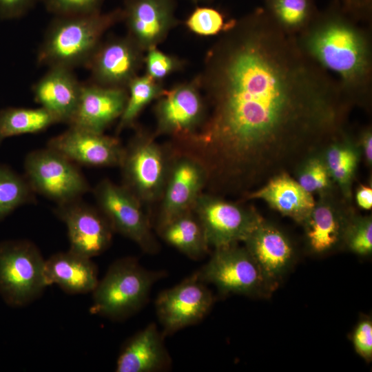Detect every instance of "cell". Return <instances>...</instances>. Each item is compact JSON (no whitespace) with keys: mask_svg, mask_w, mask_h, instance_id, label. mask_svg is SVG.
<instances>
[{"mask_svg":"<svg viewBox=\"0 0 372 372\" xmlns=\"http://www.w3.org/2000/svg\"><path fill=\"white\" fill-rule=\"evenodd\" d=\"M196 77L205 117L176 145L203 163L215 194H245L293 169L345 130L353 107L262 8L234 19Z\"/></svg>","mask_w":372,"mask_h":372,"instance_id":"1","label":"cell"},{"mask_svg":"<svg viewBox=\"0 0 372 372\" xmlns=\"http://www.w3.org/2000/svg\"><path fill=\"white\" fill-rule=\"evenodd\" d=\"M337 0L318 10L298 35L302 51L339 84L349 101L369 107L372 92V46L369 31Z\"/></svg>","mask_w":372,"mask_h":372,"instance_id":"2","label":"cell"},{"mask_svg":"<svg viewBox=\"0 0 372 372\" xmlns=\"http://www.w3.org/2000/svg\"><path fill=\"white\" fill-rule=\"evenodd\" d=\"M122 8L79 15L54 16L37 52V63L73 70L85 66L105 32L123 21Z\"/></svg>","mask_w":372,"mask_h":372,"instance_id":"3","label":"cell"},{"mask_svg":"<svg viewBox=\"0 0 372 372\" xmlns=\"http://www.w3.org/2000/svg\"><path fill=\"white\" fill-rule=\"evenodd\" d=\"M164 273L149 271L136 259L114 262L92 291L90 312L112 320H123L146 302L150 289Z\"/></svg>","mask_w":372,"mask_h":372,"instance_id":"4","label":"cell"},{"mask_svg":"<svg viewBox=\"0 0 372 372\" xmlns=\"http://www.w3.org/2000/svg\"><path fill=\"white\" fill-rule=\"evenodd\" d=\"M154 134L139 130L124 147L120 163L123 185L143 204L161 200L167 182L173 149Z\"/></svg>","mask_w":372,"mask_h":372,"instance_id":"5","label":"cell"},{"mask_svg":"<svg viewBox=\"0 0 372 372\" xmlns=\"http://www.w3.org/2000/svg\"><path fill=\"white\" fill-rule=\"evenodd\" d=\"M45 261L30 241L0 242V295L8 305L23 307L41 295L49 285Z\"/></svg>","mask_w":372,"mask_h":372,"instance_id":"6","label":"cell"},{"mask_svg":"<svg viewBox=\"0 0 372 372\" xmlns=\"http://www.w3.org/2000/svg\"><path fill=\"white\" fill-rule=\"evenodd\" d=\"M193 211L204 231L209 247L214 249L244 242L264 218L252 207L203 192Z\"/></svg>","mask_w":372,"mask_h":372,"instance_id":"7","label":"cell"},{"mask_svg":"<svg viewBox=\"0 0 372 372\" xmlns=\"http://www.w3.org/2000/svg\"><path fill=\"white\" fill-rule=\"evenodd\" d=\"M24 168L33 191L57 204L79 199L90 189L74 163L49 147L29 153Z\"/></svg>","mask_w":372,"mask_h":372,"instance_id":"8","label":"cell"},{"mask_svg":"<svg viewBox=\"0 0 372 372\" xmlns=\"http://www.w3.org/2000/svg\"><path fill=\"white\" fill-rule=\"evenodd\" d=\"M94 194L114 231L132 240L147 254L158 252L159 246L143 204L127 188L103 179L96 185Z\"/></svg>","mask_w":372,"mask_h":372,"instance_id":"9","label":"cell"},{"mask_svg":"<svg viewBox=\"0 0 372 372\" xmlns=\"http://www.w3.org/2000/svg\"><path fill=\"white\" fill-rule=\"evenodd\" d=\"M196 273L200 280L213 284L223 293L255 296L271 290L249 252L238 244L214 249L209 260Z\"/></svg>","mask_w":372,"mask_h":372,"instance_id":"10","label":"cell"},{"mask_svg":"<svg viewBox=\"0 0 372 372\" xmlns=\"http://www.w3.org/2000/svg\"><path fill=\"white\" fill-rule=\"evenodd\" d=\"M156 100L155 136L184 140L196 133L205 119L206 105L197 77L164 89Z\"/></svg>","mask_w":372,"mask_h":372,"instance_id":"11","label":"cell"},{"mask_svg":"<svg viewBox=\"0 0 372 372\" xmlns=\"http://www.w3.org/2000/svg\"><path fill=\"white\" fill-rule=\"evenodd\" d=\"M161 196L157 227L185 213L193 211L198 196L206 188L208 173L193 154L176 147Z\"/></svg>","mask_w":372,"mask_h":372,"instance_id":"12","label":"cell"},{"mask_svg":"<svg viewBox=\"0 0 372 372\" xmlns=\"http://www.w3.org/2000/svg\"><path fill=\"white\" fill-rule=\"evenodd\" d=\"M213 303L211 292L196 273L163 291L156 301L163 335L198 322L208 313Z\"/></svg>","mask_w":372,"mask_h":372,"instance_id":"13","label":"cell"},{"mask_svg":"<svg viewBox=\"0 0 372 372\" xmlns=\"http://www.w3.org/2000/svg\"><path fill=\"white\" fill-rule=\"evenodd\" d=\"M338 189L319 196L302 224L307 247L316 255H323L343 247L347 227L355 213Z\"/></svg>","mask_w":372,"mask_h":372,"instance_id":"14","label":"cell"},{"mask_svg":"<svg viewBox=\"0 0 372 372\" xmlns=\"http://www.w3.org/2000/svg\"><path fill=\"white\" fill-rule=\"evenodd\" d=\"M144 52L127 35L101 41L85 66L90 72V81L127 89L144 64Z\"/></svg>","mask_w":372,"mask_h":372,"instance_id":"15","label":"cell"},{"mask_svg":"<svg viewBox=\"0 0 372 372\" xmlns=\"http://www.w3.org/2000/svg\"><path fill=\"white\" fill-rule=\"evenodd\" d=\"M54 212L66 225L70 250L92 258L109 247L114 231L99 209L79 198L58 204Z\"/></svg>","mask_w":372,"mask_h":372,"instance_id":"16","label":"cell"},{"mask_svg":"<svg viewBox=\"0 0 372 372\" xmlns=\"http://www.w3.org/2000/svg\"><path fill=\"white\" fill-rule=\"evenodd\" d=\"M123 21L144 52L157 47L178 23L175 0H124Z\"/></svg>","mask_w":372,"mask_h":372,"instance_id":"17","label":"cell"},{"mask_svg":"<svg viewBox=\"0 0 372 372\" xmlns=\"http://www.w3.org/2000/svg\"><path fill=\"white\" fill-rule=\"evenodd\" d=\"M48 147L74 163L90 167L119 166L124 151L115 137L71 125L52 137Z\"/></svg>","mask_w":372,"mask_h":372,"instance_id":"18","label":"cell"},{"mask_svg":"<svg viewBox=\"0 0 372 372\" xmlns=\"http://www.w3.org/2000/svg\"><path fill=\"white\" fill-rule=\"evenodd\" d=\"M243 242L271 289H274L294 262L291 240L264 218Z\"/></svg>","mask_w":372,"mask_h":372,"instance_id":"19","label":"cell"},{"mask_svg":"<svg viewBox=\"0 0 372 372\" xmlns=\"http://www.w3.org/2000/svg\"><path fill=\"white\" fill-rule=\"evenodd\" d=\"M127 98V88L103 87L91 81L82 83L78 105L69 126L103 133L120 118Z\"/></svg>","mask_w":372,"mask_h":372,"instance_id":"20","label":"cell"},{"mask_svg":"<svg viewBox=\"0 0 372 372\" xmlns=\"http://www.w3.org/2000/svg\"><path fill=\"white\" fill-rule=\"evenodd\" d=\"M73 70L48 68L47 72L32 86L34 101L57 119L70 124L75 114L81 90Z\"/></svg>","mask_w":372,"mask_h":372,"instance_id":"21","label":"cell"},{"mask_svg":"<svg viewBox=\"0 0 372 372\" xmlns=\"http://www.w3.org/2000/svg\"><path fill=\"white\" fill-rule=\"evenodd\" d=\"M247 200H261L271 209L302 225L314 207L313 195L306 192L288 172H279L260 187L245 194Z\"/></svg>","mask_w":372,"mask_h":372,"instance_id":"22","label":"cell"},{"mask_svg":"<svg viewBox=\"0 0 372 372\" xmlns=\"http://www.w3.org/2000/svg\"><path fill=\"white\" fill-rule=\"evenodd\" d=\"M164 335L154 323L130 338L116 361L117 372H154L169 367V356L164 346Z\"/></svg>","mask_w":372,"mask_h":372,"instance_id":"23","label":"cell"},{"mask_svg":"<svg viewBox=\"0 0 372 372\" xmlns=\"http://www.w3.org/2000/svg\"><path fill=\"white\" fill-rule=\"evenodd\" d=\"M45 274L49 285L56 284L69 294L92 293L99 282L92 258L70 249L45 260Z\"/></svg>","mask_w":372,"mask_h":372,"instance_id":"24","label":"cell"},{"mask_svg":"<svg viewBox=\"0 0 372 372\" xmlns=\"http://www.w3.org/2000/svg\"><path fill=\"white\" fill-rule=\"evenodd\" d=\"M320 152L339 192L351 202L352 186L362 158L357 139L344 130L325 145Z\"/></svg>","mask_w":372,"mask_h":372,"instance_id":"25","label":"cell"},{"mask_svg":"<svg viewBox=\"0 0 372 372\" xmlns=\"http://www.w3.org/2000/svg\"><path fill=\"white\" fill-rule=\"evenodd\" d=\"M157 230L167 244L192 259L198 260L208 252L204 231L193 211L173 218Z\"/></svg>","mask_w":372,"mask_h":372,"instance_id":"26","label":"cell"},{"mask_svg":"<svg viewBox=\"0 0 372 372\" xmlns=\"http://www.w3.org/2000/svg\"><path fill=\"white\" fill-rule=\"evenodd\" d=\"M262 8L282 30L294 36L301 32L318 12L315 0H264Z\"/></svg>","mask_w":372,"mask_h":372,"instance_id":"27","label":"cell"},{"mask_svg":"<svg viewBox=\"0 0 372 372\" xmlns=\"http://www.w3.org/2000/svg\"><path fill=\"white\" fill-rule=\"evenodd\" d=\"M57 123L55 116L41 106L3 109L0 111V143L10 136L42 132Z\"/></svg>","mask_w":372,"mask_h":372,"instance_id":"28","label":"cell"},{"mask_svg":"<svg viewBox=\"0 0 372 372\" xmlns=\"http://www.w3.org/2000/svg\"><path fill=\"white\" fill-rule=\"evenodd\" d=\"M128 98L116 128L118 134L134 125L141 111L164 90L162 81L147 74L135 76L128 84Z\"/></svg>","mask_w":372,"mask_h":372,"instance_id":"29","label":"cell"},{"mask_svg":"<svg viewBox=\"0 0 372 372\" xmlns=\"http://www.w3.org/2000/svg\"><path fill=\"white\" fill-rule=\"evenodd\" d=\"M294 178L308 193L318 196L332 192L334 184L323 160L320 149L303 158L293 169Z\"/></svg>","mask_w":372,"mask_h":372,"instance_id":"30","label":"cell"},{"mask_svg":"<svg viewBox=\"0 0 372 372\" xmlns=\"http://www.w3.org/2000/svg\"><path fill=\"white\" fill-rule=\"evenodd\" d=\"M33 189L25 177L0 165V220L32 200Z\"/></svg>","mask_w":372,"mask_h":372,"instance_id":"31","label":"cell"},{"mask_svg":"<svg viewBox=\"0 0 372 372\" xmlns=\"http://www.w3.org/2000/svg\"><path fill=\"white\" fill-rule=\"evenodd\" d=\"M234 19L227 20L218 10L206 6L196 7L185 20V26L199 36L220 34L232 23Z\"/></svg>","mask_w":372,"mask_h":372,"instance_id":"32","label":"cell"},{"mask_svg":"<svg viewBox=\"0 0 372 372\" xmlns=\"http://www.w3.org/2000/svg\"><path fill=\"white\" fill-rule=\"evenodd\" d=\"M343 247L354 254L368 256L372 253V217L356 212L345 230Z\"/></svg>","mask_w":372,"mask_h":372,"instance_id":"33","label":"cell"},{"mask_svg":"<svg viewBox=\"0 0 372 372\" xmlns=\"http://www.w3.org/2000/svg\"><path fill=\"white\" fill-rule=\"evenodd\" d=\"M144 57L146 74L157 81H162L167 76L180 70L185 63L173 55L167 54L157 47L147 50Z\"/></svg>","mask_w":372,"mask_h":372,"instance_id":"34","label":"cell"},{"mask_svg":"<svg viewBox=\"0 0 372 372\" xmlns=\"http://www.w3.org/2000/svg\"><path fill=\"white\" fill-rule=\"evenodd\" d=\"M104 0H41L54 16L79 15L101 11Z\"/></svg>","mask_w":372,"mask_h":372,"instance_id":"35","label":"cell"},{"mask_svg":"<svg viewBox=\"0 0 372 372\" xmlns=\"http://www.w3.org/2000/svg\"><path fill=\"white\" fill-rule=\"evenodd\" d=\"M352 343L355 352L364 360L372 359V321L364 318L358 322L352 334Z\"/></svg>","mask_w":372,"mask_h":372,"instance_id":"36","label":"cell"},{"mask_svg":"<svg viewBox=\"0 0 372 372\" xmlns=\"http://www.w3.org/2000/svg\"><path fill=\"white\" fill-rule=\"evenodd\" d=\"M41 0H0V19H14L27 14Z\"/></svg>","mask_w":372,"mask_h":372,"instance_id":"37","label":"cell"},{"mask_svg":"<svg viewBox=\"0 0 372 372\" xmlns=\"http://www.w3.org/2000/svg\"><path fill=\"white\" fill-rule=\"evenodd\" d=\"M342 8L356 20L369 23L372 16V0H337Z\"/></svg>","mask_w":372,"mask_h":372,"instance_id":"38","label":"cell"},{"mask_svg":"<svg viewBox=\"0 0 372 372\" xmlns=\"http://www.w3.org/2000/svg\"><path fill=\"white\" fill-rule=\"evenodd\" d=\"M362 158L369 167L372 165V130L368 126L362 130L357 139Z\"/></svg>","mask_w":372,"mask_h":372,"instance_id":"39","label":"cell"},{"mask_svg":"<svg viewBox=\"0 0 372 372\" xmlns=\"http://www.w3.org/2000/svg\"><path fill=\"white\" fill-rule=\"evenodd\" d=\"M355 200L357 205L364 210L372 207V187L371 185H360L355 190Z\"/></svg>","mask_w":372,"mask_h":372,"instance_id":"40","label":"cell"},{"mask_svg":"<svg viewBox=\"0 0 372 372\" xmlns=\"http://www.w3.org/2000/svg\"><path fill=\"white\" fill-rule=\"evenodd\" d=\"M193 2H200V1H211V0H191Z\"/></svg>","mask_w":372,"mask_h":372,"instance_id":"41","label":"cell"}]
</instances>
